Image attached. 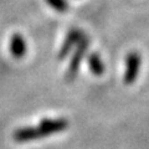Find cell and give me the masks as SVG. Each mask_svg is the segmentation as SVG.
<instances>
[{"mask_svg": "<svg viewBox=\"0 0 149 149\" xmlns=\"http://www.w3.org/2000/svg\"><path fill=\"white\" fill-rule=\"evenodd\" d=\"M67 120L65 118H57V119H50V118H45L41 122L34 127L35 133L37 139L39 138H44L51 136V134H56L60 132H63L67 128Z\"/></svg>", "mask_w": 149, "mask_h": 149, "instance_id": "1", "label": "cell"}, {"mask_svg": "<svg viewBox=\"0 0 149 149\" xmlns=\"http://www.w3.org/2000/svg\"><path fill=\"white\" fill-rule=\"evenodd\" d=\"M87 46H88V39L86 35H82L80 41L77 42V49L74 50V54L72 56L71 61H70L68 65V70L66 72V80L67 81H73L76 74L78 72V68H80V65L82 62V58L86 54V50H87Z\"/></svg>", "mask_w": 149, "mask_h": 149, "instance_id": "2", "label": "cell"}, {"mask_svg": "<svg viewBox=\"0 0 149 149\" xmlns=\"http://www.w3.org/2000/svg\"><path fill=\"white\" fill-rule=\"evenodd\" d=\"M141 55L138 52H130L125 58V72H124V83L130 85L137 80V76L141 68Z\"/></svg>", "mask_w": 149, "mask_h": 149, "instance_id": "3", "label": "cell"}, {"mask_svg": "<svg viewBox=\"0 0 149 149\" xmlns=\"http://www.w3.org/2000/svg\"><path fill=\"white\" fill-rule=\"evenodd\" d=\"M82 35H83L82 32L80 30H76V29L70 31L67 34V36H66V39H65V41H63L62 46H61V50H60V54H58V58L63 60L65 57H66V56L70 54V51L72 50L73 46L80 41Z\"/></svg>", "mask_w": 149, "mask_h": 149, "instance_id": "4", "label": "cell"}, {"mask_svg": "<svg viewBox=\"0 0 149 149\" xmlns=\"http://www.w3.org/2000/svg\"><path fill=\"white\" fill-rule=\"evenodd\" d=\"M10 51L14 57L20 58L26 52V44L25 40L20 34H14L10 40Z\"/></svg>", "mask_w": 149, "mask_h": 149, "instance_id": "5", "label": "cell"}, {"mask_svg": "<svg viewBox=\"0 0 149 149\" xmlns=\"http://www.w3.org/2000/svg\"><path fill=\"white\" fill-rule=\"evenodd\" d=\"M88 65H90V68H91L93 74L101 76V74L104 72V65L102 62L101 57L97 54L90 55V57H88Z\"/></svg>", "mask_w": 149, "mask_h": 149, "instance_id": "6", "label": "cell"}, {"mask_svg": "<svg viewBox=\"0 0 149 149\" xmlns=\"http://www.w3.org/2000/svg\"><path fill=\"white\" fill-rule=\"evenodd\" d=\"M46 3L57 13H66L68 9V4L66 0H46Z\"/></svg>", "mask_w": 149, "mask_h": 149, "instance_id": "7", "label": "cell"}]
</instances>
